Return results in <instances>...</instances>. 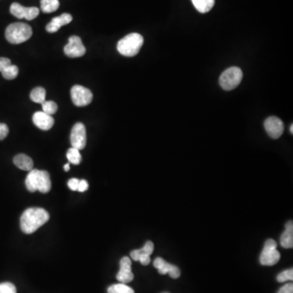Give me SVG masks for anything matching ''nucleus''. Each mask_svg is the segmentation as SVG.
I'll return each instance as SVG.
<instances>
[{
  "label": "nucleus",
  "mask_w": 293,
  "mask_h": 293,
  "mask_svg": "<svg viewBox=\"0 0 293 293\" xmlns=\"http://www.w3.org/2000/svg\"><path fill=\"white\" fill-rule=\"evenodd\" d=\"M15 166L20 170L31 171L34 169V162L30 156L25 154H18L13 159Z\"/></svg>",
  "instance_id": "18"
},
{
  "label": "nucleus",
  "mask_w": 293,
  "mask_h": 293,
  "mask_svg": "<svg viewBox=\"0 0 293 293\" xmlns=\"http://www.w3.org/2000/svg\"><path fill=\"white\" fill-rule=\"evenodd\" d=\"M3 77L5 79H8V80H12V79L16 78L18 75L19 69L17 66L14 65H11L10 66H8V68L3 70L2 72Z\"/></svg>",
  "instance_id": "24"
},
{
  "label": "nucleus",
  "mask_w": 293,
  "mask_h": 293,
  "mask_svg": "<svg viewBox=\"0 0 293 293\" xmlns=\"http://www.w3.org/2000/svg\"><path fill=\"white\" fill-rule=\"evenodd\" d=\"M11 65H12V62H11L9 59L5 58V57H0V72H2L3 70L8 68V66H10Z\"/></svg>",
  "instance_id": "29"
},
{
  "label": "nucleus",
  "mask_w": 293,
  "mask_h": 293,
  "mask_svg": "<svg viewBox=\"0 0 293 293\" xmlns=\"http://www.w3.org/2000/svg\"><path fill=\"white\" fill-rule=\"evenodd\" d=\"M9 129L6 124L0 123V140H3L8 136Z\"/></svg>",
  "instance_id": "28"
},
{
  "label": "nucleus",
  "mask_w": 293,
  "mask_h": 293,
  "mask_svg": "<svg viewBox=\"0 0 293 293\" xmlns=\"http://www.w3.org/2000/svg\"><path fill=\"white\" fill-rule=\"evenodd\" d=\"M264 126L270 137L274 140L281 137L284 130L283 121L277 117H268L265 121Z\"/></svg>",
  "instance_id": "11"
},
{
  "label": "nucleus",
  "mask_w": 293,
  "mask_h": 293,
  "mask_svg": "<svg viewBox=\"0 0 293 293\" xmlns=\"http://www.w3.org/2000/svg\"><path fill=\"white\" fill-rule=\"evenodd\" d=\"M66 156L69 163H72L73 165H79L81 163L82 155L80 153V150L77 149V148H69L67 152Z\"/></svg>",
  "instance_id": "22"
},
{
  "label": "nucleus",
  "mask_w": 293,
  "mask_h": 293,
  "mask_svg": "<svg viewBox=\"0 0 293 293\" xmlns=\"http://www.w3.org/2000/svg\"><path fill=\"white\" fill-rule=\"evenodd\" d=\"M69 169H70V165H69V163H67V164L64 166V170L67 172V171H69Z\"/></svg>",
  "instance_id": "33"
},
{
  "label": "nucleus",
  "mask_w": 293,
  "mask_h": 293,
  "mask_svg": "<svg viewBox=\"0 0 293 293\" xmlns=\"http://www.w3.org/2000/svg\"><path fill=\"white\" fill-rule=\"evenodd\" d=\"M33 35L31 25L25 23H12L7 27L5 37L12 44H20L31 39Z\"/></svg>",
  "instance_id": "4"
},
{
  "label": "nucleus",
  "mask_w": 293,
  "mask_h": 293,
  "mask_svg": "<svg viewBox=\"0 0 293 293\" xmlns=\"http://www.w3.org/2000/svg\"><path fill=\"white\" fill-rule=\"evenodd\" d=\"M117 279L122 283H129L134 279L131 271V261L128 257H124L120 261V271L117 275Z\"/></svg>",
  "instance_id": "14"
},
{
  "label": "nucleus",
  "mask_w": 293,
  "mask_h": 293,
  "mask_svg": "<svg viewBox=\"0 0 293 293\" xmlns=\"http://www.w3.org/2000/svg\"><path fill=\"white\" fill-rule=\"evenodd\" d=\"M60 7L59 0H41V10L44 13L56 12Z\"/></svg>",
  "instance_id": "20"
},
{
  "label": "nucleus",
  "mask_w": 293,
  "mask_h": 293,
  "mask_svg": "<svg viewBox=\"0 0 293 293\" xmlns=\"http://www.w3.org/2000/svg\"><path fill=\"white\" fill-rule=\"evenodd\" d=\"M70 142L72 148L83 149L87 145V130L85 125L77 122L71 130Z\"/></svg>",
  "instance_id": "8"
},
{
  "label": "nucleus",
  "mask_w": 293,
  "mask_h": 293,
  "mask_svg": "<svg viewBox=\"0 0 293 293\" xmlns=\"http://www.w3.org/2000/svg\"><path fill=\"white\" fill-rule=\"evenodd\" d=\"M280 245L284 249H292L293 247V223L288 221L286 224V229L280 238Z\"/></svg>",
  "instance_id": "17"
},
{
  "label": "nucleus",
  "mask_w": 293,
  "mask_h": 293,
  "mask_svg": "<svg viewBox=\"0 0 293 293\" xmlns=\"http://www.w3.org/2000/svg\"><path fill=\"white\" fill-rule=\"evenodd\" d=\"M72 101L77 107H84L88 105L93 99V94L86 87L80 85H75L71 89Z\"/></svg>",
  "instance_id": "7"
},
{
  "label": "nucleus",
  "mask_w": 293,
  "mask_h": 293,
  "mask_svg": "<svg viewBox=\"0 0 293 293\" xmlns=\"http://www.w3.org/2000/svg\"><path fill=\"white\" fill-rule=\"evenodd\" d=\"M196 10L200 13H207L214 8L215 0H192Z\"/></svg>",
  "instance_id": "19"
},
{
  "label": "nucleus",
  "mask_w": 293,
  "mask_h": 293,
  "mask_svg": "<svg viewBox=\"0 0 293 293\" xmlns=\"http://www.w3.org/2000/svg\"><path fill=\"white\" fill-rule=\"evenodd\" d=\"M293 270L288 269L283 271L277 276V280L279 283H283L286 281H292Z\"/></svg>",
  "instance_id": "26"
},
{
  "label": "nucleus",
  "mask_w": 293,
  "mask_h": 293,
  "mask_svg": "<svg viewBox=\"0 0 293 293\" xmlns=\"http://www.w3.org/2000/svg\"><path fill=\"white\" fill-rule=\"evenodd\" d=\"M87 188H88V182H87V181L84 179L80 180L77 191L80 192H84L87 190Z\"/></svg>",
  "instance_id": "32"
},
{
  "label": "nucleus",
  "mask_w": 293,
  "mask_h": 293,
  "mask_svg": "<svg viewBox=\"0 0 293 293\" xmlns=\"http://www.w3.org/2000/svg\"><path fill=\"white\" fill-rule=\"evenodd\" d=\"M279 259L280 253L277 250V243L272 238L267 239L260 256V262L261 265L268 267L275 265L279 262Z\"/></svg>",
  "instance_id": "6"
},
{
  "label": "nucleus",
  "mask_w": 293,
  "mask_h": 293,
  "mask_svg": "<svg viewBox=\"0 0 293 293\" xmlns=\"http://www.w3.org/2000/svg\"><path fill=\"white\" fill-rule=\"evenodd\" d=\"M10 12L16 18L32 20L39 16V9L36 7L26 8L17 3H13L10 7Z\"/></svg>",
  "instance_id": "10"
},
{
  "label": "nucleus",
  "mask_w": 293,
  "mask_h": 293,
  "mask_svg": "<svg viewBox=\"0 0 293 293\" xmlns=\"http://www.w3.org/2000/svg\"><path fill=\"white\" fill-rule=\"evenodd\" d=\"M243 78V72L238 67H231L225 70L219 78V84L225 91L235 89Z\"/></svg>",
  "instance_id": "5"
},
{
  "label": "nucleus",
  "mask_w": 293,
  "mask_h": 293,
  "mask_svg": "<svg viewBox=\"0 0 293 293\" xmlns=\"http://www.w3.org/2000/svg\"><path fill=\"white\" fill-rule=\"evenodd\" d=\"M25 186L29 192H35L39 191L42 193H47L51 188L50 174L45 170L33 169L29 172L25 178Z\"/></svg>",
  "instance_id": "2"
},
{
  "label": "nucleus",
  "mask_w": 293,
  "mask_h": 293,
  "mask_svg": "<svg viewBox=\"0 0 293 293\" xmlns=\"http://www.w3.org/2000/svg\"><path fill=\"white\" fill-rule=\"evenodd\" d=\"M86 47L83 45L82 39L78 36H71L69 39V43L65 45L64 52L67 57L70 58H77L85 55Z\"/></svg>",
  "instance_id": "9"
},
{
  "label": "nucleus",
  "mask_w": 293,
  "mask_h": 293,
  "mask_svg": "<svg viewBox=\"0 0 293 293\" xmlns=\"http://www.w3.org/2000/svg\"><path fill=\"white\" fill-rule=\"evenodd\" d=\"M144 44V38L138 33H132L124 37L117 43L118 52L124 57H132L140 52Z\"/></svg>",
  "instance_id": "3"
},
{
  "label": "nucleus",
  "mask_w": 293,
  "mask_h": 293,
  "mask_svg": "<svg viewBox=\"0 0 293 293\" xmlns=\"http://www.w3.org/2000/svg\"><path fill=\"white\" fill-rule=\"evenodd\" d=\"M290 132H291V134H293V125H292V124H291V127H290Z\"/></svg>",
  "instance_id": "34"
},
{
  "label": "nucleus",
  "mask_w": 293,
  "mask_h": 293,
  "mask_svg": "<svg viewBox=\"0 0 293 293\" xmlns=\"http://www.w3.org/2000/svg\"><path fill=\"white\" fill-rule=\"evenodd\" d=\"M50 216L42 208H30L20 217V228L24 234H32L48 222Z\"/></svg>",
  "instance_id": "1"
},
{
  "label": "nucleus",
  "mask_w": 293,
  "mask_h": 293,
  "mask_svg": "<svg viewBox=\"0 0 293 293\" xmlns=\"http://www.w3.org/2000/svg\"><path fill=\"white\" fill-rule=\"evenodd\" d=\"M164 293H168V292H164Z\"/></svg>",
  "instance_id": "35"
},
{
  "label": "nucleus",
  "mask_w": 293,
  "mask_h": 293,
  "mask_svg": "<svg viewBox=\"0 0 293 293\" xmlns=\"http://www.w3.org/2000/svg\"><path fill=\"white\" fill-rule=\"evenodd\" d=\"M278 293H293L292 283H287L279 290Z\"/></svg>",
  "instance_id": "31"
},
{
  "label": "nucleus",
  "mask_w": 293,
  "mask_h": 293,
  "mask_svg": "<svg viewBox=\"0 0 293 293\" xmlns=\"http://www.w3.org/2000/svg\"><path fill=\"white\" fill-rule=\"evenodd\" d=\"M154 251V245L152 241H148L141 249H136L130 253V257L134 261H140L142 265H148L151 262L150 256Z\"/></svg>",
  "instance_id": "12"
},
{
  "label": "nucleus",
  "mask_w": 293,
  "mask_h": 293,
  "mask_svg": "<svg viewBox=\"0 0 293 293\" xmlns=\"http://www.w3.org/2000/svg\"><path fill=\"white\" fill-rule=\"evenodd\" d=\"M31 99L37 103H43L46 101V91L43 87H36L33 89L31 93Z\"/></svg>",
  "instance_id": "21"
},
{
  "label": "nucleus",
  "mask_w": 293,
  "mask_h": 293,
  "mask_svg": "<svg viewBox=\"0 0 293 293\" xmlns=\"http://www.w3.org/2000/svg\"><path fill=\"white\" fill-rule=\"evenodd\" d=\"M108 293H135V291L125 283H121L110 286L108 288Z\"/></svg>",
  "instance_id": "23"
},
{
  "label": "nucleus",
  "mask_w": 293,
  "mask_h": 293,
  "mask_svg": "<svg viewBox=\"0 0 293 293\" xmlns=\"http://www.w3.org/2000/svg\"><path fill=\"white\" fill-rule=\"evenodd\" d=\"M154 267L157 269L158 272L161 275H166L169 274L170 277L173 279H178L180 277L181 272L178 267L174 265H171L170 263L166 262L164 259L162 257H156L154 260Z\"/></svg>",
  "instance_id": "13"
},
{
  "label": "nucleus",
  "mask_w": 293,
  "mask_h": 293,
  "mask_svg": "<svg viewBox=\"0 0 293 293\" xmlns=\"http://www.w3.org/2000/svg\"><path fill=\"white\" fill-rule=\"evenodd\" d=\"M73 20V17L69 13H63L61 16L54 17L47 24L46 30L49 33H56L64 25L69 24Z\"/></svg>",
  "instance_id": "16"
},
{
  "label": "nucleus",
  "mask_w": 293,
  "mask_h": 293,
  "mask_svg": "<svg viewBox=\"0 0 293 293\" xmlns=\"http://www.w3.org/2000/svg\"><path fill=\"white\" fill-rule=\"evenodd\" d=\"M42 106H43V112L48 115L52 116L58 110V106L54 101H44L42 103Z\"/></svg>",
  "instance_id": "25"
},
{
  "label": "nucleus",
  "mask_w": 293,
  "mask_h": 293,
  "mask_svg": "<svg viewBox=\"0 0 293 293\" xmlns=\"http://www.w3.org/2000/svg\"><path fill=\"white\" fill-rule=\"evenodd\" d=\"M33 122L39 129L48 130L54 125L55 120L51 115L45 114L44 112H37L33 116Z\"/></svg>",
  "instance_id": "15"
},
{
  "label": "nucleus",
  "mask_w": 293,
  "mask_h": 293,
  "mask_svg": "<svg viewBox=\"0 0 293 293\" xmlns=\"http://www.w3.org/2000/svg\"><path fill=\"white\" fill-rule=\"evenodd\" d=\"M79 181L80 180L77 179V178H71L69 180L68 182V186L70 188L72 191H77V188H78Z\"/></svg>",
  "instance_id": "30"
},
{
  "label": "nucleus",
  "mask_w": 293,
  "mask_h": 293,
  "mask_svg": "<svg viewBox=\"0 0 293 293\" xmlns=\"http://www.w3.org/2000/svg\"><path fill=\"white\" fill-rule=\"evenodd\" d=\"M0 293H16L14 284L9 282L0 283Z\"/></svg>",
  "instance_id": "27"
}]
</instances>
